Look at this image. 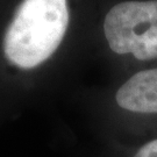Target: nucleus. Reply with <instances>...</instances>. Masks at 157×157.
<instances>
[{
    "mask_svg": "<svg viewBox=\"0 0 157 157\" xmlns=\"http://www.w3.org/2000/svg\"><path fill=\"white\" fill-rule=\"evenodd\" d=\"M137 62H152L157 59V23L149 26L133 42L130 55Z\"/></svg>",
    "mask_w": 157,
    "mask_h": 157,
    "instance_id": "39448f33",
    "label": "nucleus"
},
{
    "mask_svg": "<svg viewBox=\"0 0 157 157\" xmlns=\"http://www.w3.org/2000/svg\"><path fill=\"white\" fill-rule=\"evenodd\" d=\"M105 144H130L157 136V67L133 73L113 95V107L100 127Z\"/></svg>",
    "mask_w": 157,
    "mask_h": 157,
    "instance_id": "f03ea898",
    "label": "nucleus"
},
{
    "mask_svg": "<svg viewBox=\"0 0 157 157\" xmlns=\"http://www.w3.org/2000/svg\"><path fill=\"white\" fill-rule=\"evenodd\" d=\"M102 157H157V136L130 144H105Z\"/></svg>",
    "mask_w": 157,
    "mask_h": 157,
    "instance_id": "20e7f679",
    "label": "nucleus"
},
{
    "mask_svg": "<svg viewBox=\"0 0 157 157\" xmlns=\"http://www.w3.org/2000/svg\"><path fill=\"white\" fill-rule=\"evenodd\" d=\"M67 23V0H23L4 37L8 65L21 71L41 67L62 43Z\"/></svg>",
    "mask_w": 157,
    "mask_h": 157,
    "instance_id": "f257e3e1",
    "label": "nucleus"
},
{
    "mask_svg": "<svg viewBox=\"0 0 157 157\" xmlns=\"http://www.w3.org/2000/svg\"><path fill=\"white\" fill-rule=\"evenodd\" d=\"M157 23V0L126 1L111 8L104 21V34L112 52L130 55L136 36Z\"/></svg>",
    "mask_w": 157,
    "mask_h": 157,
    "instance_id": "7ed1b4c3",
    "label": "nucleus"
}]
</instances>
